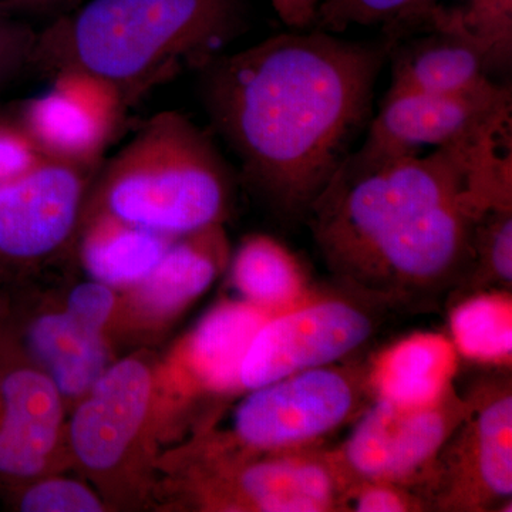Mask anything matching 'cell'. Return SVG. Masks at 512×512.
Here are the masks:
<instances>
[{
  "label": "cell",
  "instance_id": "cell-27",
  "mask_svg": "<svg viewBox=\"0 0 512 512\" xmlns=\"http://www.w3.org/2000/svg\"><path fill=\"white\" fill-rule=\"evenodd\" d=\"M20 511L99 512L103 504L83 484L73 480H47L30 487L20 498Z\"/></svg>",
  "mask_w": 512,
  "mask_h": 512
},
{
  "label": "cell",
  "instance_id": "cell-22",
  "mask_svg": "<svg viewBox=\"0 0 512 512\" xmlns=\"http://www.w3.org/2000/svg\"><path fill=\"white\" fill-rule=\"evenodd\" d=\"M448 338L458 356L470 362L511 369L512 293L487 291L457 299L448 316Z\"/></svg>",
  "mask_w": 512,
  "mask_h": 512
},
{
  "label": "cell",
  "instance_id": "cell-17",
  "mask_svg": "<svg viewBox=\"0 0 512 512\" xmlns=\"http://www.w3.org/2000/svg\"><path fill=\"white\" fill-rule=\"evenodd\" d=\"M269 313L247 302H222L202 318L185 340L178 367L212 397L242 392V360Z\"/></svg>",
  "mask_w": 512,
  "mask_h": 512
},
{
  "label": "cell",
  "instance_id": "cell-6",
  "mask_svg": "<svg viewBox=\"0 0 512 512\" xmlns=\"http://www.w3.org/2000/svg\"><path fill=\"white\" fill-rule=\"evenodd\" d=\"M393 306L339 284L318 288L292 308L269 316L242 360V392L305 370L352 359L386 322Z\"/></svg>",
  "mask_w": 512,
  "mask_h": 512
},
{
  "label": "cell",
  "instance_id": "cell-20",
  "mask_svg": "<svg viewBox=\"0 0 512 512\" xmlns=\"http://www.w3.org/2000/svg\"><path fill=\"white\" fill-rule=\"evenodd\" d=\"M175 237L90 212L82 256L87 271L106 285L138 284L150 275Z\"/></svg>",
  "mask_w": 512,
  "mask_h": 512
},
{
  "label": "cell",
  "instance_id": "cell-16",
  "mask_svg": "<svg viewBox=\"0 0 512 512\" xmlns=\"http://www.w3.org/2000/svg\"><path fill=\"white\" fill-rule=\"evenodd\" d=\"M458 356L448 335L414 332L369 360L373 400L402 407L427 406L453 386Z\"/></svg>",
  "mask_w": 512,
  "mask_h": 512
},
{
  "label": "cell",
  "instance_id": "cell-2",
  "mask_svg": "<svg viewBox=\"0 0 512 512\" xmlns=\"http://www.w3.org/2000/svg\"><path fill=\"white\" fill-rule=\"evenodd\" d=\"M393 43L320 29L279 33L201 69L212 127L242 178L279 218L305 221L372 120Z\"/></svg>",
  "mask_w": 512,
  "mask_h": 512
},
{
  "label": "cell",
  "instance_id": "cell-15",
  "mask_svg": "<svg viewBox=\"0 0 512 512\" xmlns=\"http://www.w3.org/2000/svg\"><path fill=\"white\" fill-rule=\"evenodd\" d=\"M387 92L467 96L494 89L491 70L476 42L460 32L429 29L394 43Z\"/></svg>",
  "mask_w": 512,
  "mask_h": 512
},
{
  "label": "cell",
  "instance_id": "cell-12",
  "mask_svg": "<svg viewBox=\"0 0 512 512\" xmlns=\"http://www.w3.org/2000/svg\"><path fill=\"white\" fill-rule=\"evenodd\" d=\"M94 170L43 158L0 185V256L35 261L62 248L80 220Z\"/></svg>",
  "mask_w": 512,
  "mask_h": 512
},
{
  "label": "cell",
  "instance_id": "cell-33",
  "mask_svg": "<svg viewBox=\"0 0 512 512\" xmlns=\"http://www.w3.org/2000/svg\"><path fill=\"white\" fill-rule=\"evenodd\" d=\"M2 6H3V0H0V10H3Z\"/></svg>",
  "mask_w": 512,
  "mask_h": 512
},
{
  "label": "cell",
  "instance_id": "cell-8",
  "mask_svg": "<svg viewBox=\"0 0 512 512\" xmlns=\"http://www.w3.org/2000/svg\"><path fill=\"white\" fill-rule=\"evenodd\" d=\"M325 446L252 457H197L192 491L212 511L340 512L348 488Z\"/></svg>",
  "mask_w": 512,
  "mask_h": 512
},
{
  "label": "cell",
  "instance_id": "cell-26",
  "mask_svg": "<svg viewBox=\"0 0 512 512\" xmlns=\"http://www.w3.org/2000/svg\"><path fill=\"white\" fill-rule=\"evenodd\" d=\"M412 488L387 481H353L346 488L340 512H424Z\"/></svg>",
  "mask_w": 512,
  "mask_h": 512
},
{
  "label": "cell",
  "instance_id": "cell-24",
  "mask_svg": "<svg viewBox=\"0 0 512 512\" xmlns=\"http://www.w3.org/2000/svg\"><path fill=\"white\" fill-rule=\"evenodd\" d=\"M433 29L463 33L476 42L491 72L505 69L512 55V0H450Z\"/></svg>",
  "mask_w": 512,
  "mask_h": 512
},
{
  "label": "cell",
  "instance_id": "cell-4",
  "mask_svg": "<svg viewBox=\"0 0 512 512\" xmlns=\"http://www.w3.org/2000/svg\"><path fill=\"white\" fill-rule=\"evenodd\" d=\"M101 165L90 212L168 237L222 225L227 218L231 167L207 131L178 111L143 121Z\"/></svg>",
  "mask_w": 512,
  "mask_h": 512
},
{
  "label": "cell",
  "instance_id": "cell-28",
  "mask_svg": "<svg viewBox=\"0 0 512 512\" xmlns=\"http://www.w3.org/2000/svg\"><path fill=\"white\" fill-rule=\"evenodd\" d=\"M36 30L0 10V86L30 70Z\"/></svg>",
  "mask_w": 512,
  "mask_h": 512
},
{
  "label": "cell",
  "instance_id": "cell-7",
  "mask_svg": "<svg viewBox=\"0 0 512 512\" xmlns=\"http://www.w3.org/2000/svg\"><path fill=\"white\" fill-rule=\"evenodd\" d=\"M464 396L466 416L412 490L426 511H503L512 498L510 370L478 380Z\"/></svg>",
  "mask_w": 512,
  "mask_h": 512
},
{
  "label": "cell",
  "instance_id": "cell-1",
  "mask_svg": "<svg viewBox=\"0 0 512 512\" xmlns=\"http://www.w3.org/2000/svg\"><path fill=\"white\" fill-rule=\"evenodd\" d=\"M511 128L427 153H350L305 220L333 279L394 309L456 291L481 218L512 207Z\"/></svg>",
  "mask_w": 512,
  "mask_h": 512
},
{
  "label": "cell",
  "instance_id": "cell-23",
  "mask_svg": "<svg viewBox=\"0 0 512 512\" xmlns=\"http://www.w3.org/2000/svg\"><path fill=\"white\" fill-rule=\"evenodd\" d=\"M450 0H323L313 28L342 33L352 26H377L397 43L429 30Z\"/></svg>",
  "mask_w": 512,
  "mask_h": 512
},
{
  "label": "cell",
  "instance_id": "cell-10",
  "mask_svg": "<svg viewBox=\"0 0 512 512\" xmlns=\"http://www.w3.org/2000/svg\"><path fill=\"white\" fill-rule=\"evenodd\" d=\"M46 92L23 101L16 121L49 160L97 168L128 107L109 83L87 73L50 77Z\"/></svg>",
  "mask_w": 512,
  "mask_h": 512
},
{
  "label": "cell",
  "instance_id": "cell-31",
  "mask_svg": "<svg viewBox=\"0 0 512 512\" xmlns=\"http://www.w3.org/2000/svg\"><path fill=\"white\" fill-rule=\"evenodd\" d=\"M276 15L291 30L312 29L323 0H269Z\"/></svg>",
  "mask_w": 512,
  "mask_h": 512
},
{
  "label": "cell",
  "instance_id": "cell-32",
  "mask_svg": "<svg viewBox=\"0 0 512 512\" xmlns=\"http://www.w3.org/2000/svg\"><path fill=\"white\" fill-rule=\"evenodd\" d=\"M76 0H3V12L12 16H57L72 8Z\"/></svg>",
  "mask_w": 512,
  "mask_h": 512
},
{
  "label": "cell",
  "instance_id": "cell-9",
  "mask_svg": "<svg viewBox=\"0 0 512 512\" xmlns=\"http://www.w3.org/2000/svg\"><path fill=\"white\" fill-rule=\"evenodd\" d=\"M467 399L451 386L436 402L402 407L372 400L332 453L348 483L387 481L413 488L457 429Z\"/></svg>",
  "mask_w": 512,
  "mask_h": 512
},
{
  "label": "cell",
  "instance_id": "cell-14",
  "mask_svg": "<svg viewBox=\"0 0 512 512\" xmlns=\"http://www.w3.org/2000/svg\"><path fill=\"white\" fill-rule=\"evenodd\" d=\"M62 423L60 392L50 377L32 369L0 382V474L32 477L46 467Z\"/></svg>",
  "mask_w": 512,
  "mask_h": 512
},
{
  "label": "cell",
  "instance_id": "cell-18",
  "mask_svg": "<svg viewBox=\"0 0 512 512\" xmlns=\"http://www.w3.org/2000/svg\"><path fill=\"white\" fill-rule=\"evenodd\" d=\"M227 259L222 225L175 237L156 268L138 282V301L151 313L180 311L210 288Z\"/></svg>",
  "mask_w": 512,
  "mask_h": 512
},
{
  "label": "cell",
  "instance_id": "cell-21",
  "mask_svg": "<svg viewBox=\"0 0 512 512\" xmlns=\"http://www.w3.org/2000/svg\"><path fill=\"white\" fill-rule=\"evenodd\" d=\"M30 345L49 369L57 390L66 396L89 392L106 372L107 349L101 332L67 312L37 319L30 329Z\"/></svg>",
  "mask_w": 512,
  "mask_h": 512
},
{
  "label": "cell",
  "instance_id": "cell-25",
  "mask_svg": "<svg viewBox=\"0 0 512 512\" xmlns=\"http://www.w3.org/2000/svg\"><path fill=\"white\" fill-rule=\"evenodd\" d=\"M512 289V207L488 211L478 224L474 255L454 298Z\"/></svg>",
  "mask_w": 512,
  "mask_h": 512
},
{
  "label": "cell",
  "instance_id": "cell-19",
  "mask_svg": "<svg viewBox=\"0 0 512 512\" xmlns=\"http://www.w3.org/2000/svg\"><path fill=\"white\" fill-rule=\"evenodd\" d=\"M231 279L242 301L269 315L292 308L315 286L298 255L278 239L261 234L239 245L232 258Z\"/></svg>",
  "mask_w": 512,
  "mask_h": 512
},
{
  "label": "cell",
  "instance_id": "cell-29",
  "mask_svg": "<svg viewBox=\"0 0 512 512\" xmlns=\"http://www.w3.org/2000/svg\"><path fill=\"white\" fill-rule=\"evenodd\" d=\"M43 158L18 121L0 119V185L28 173Z\"/></svg>",
  "mask_w": 512,
  "mask_h": 512
},
{
  "label": "cell",
  "instance_id": "cell-30",
  "mask_svg": "<svg viewBox=\"0 0 512 512\" xmlns=\"http://www.w3.org/2000/svg\"><path fill=\"white\" fill-rule=\"evenodd\" d=\"M114 308V295L103 282L77 286L67 303V313L87 328L101 332Z\"/></svg>",
  "mask_w": 512,
  "mask_h": 512
},
{
  "label": "cell",
  "instance_id": "cell-3",
  "mask_svg": "<svg viewBox=\"0 0 512 512\" xmlns=\"http://www.w3.org/2000/svg\"><path fill=\"white\" fill-rule=\"evenodd\" d=\"M247 0H89L39 30L30 70L109 83L128 109L204 69L248 28Z\"/></svg>",
  "mask_w": 512,
  "mask_h": 512
},
{
  "label": "cell",
  "instance_id": "cell-5",
  "mask_svg": "<svg viewBox=\"0 0 512 512\" xmlns=\"http://www.w3.org/2000/svg\"><path fill=\"white\" fill-rule=\"evenodd\" d=\"M228 433L208 437L198 456L252 457L323 446L373 400L369 360L349 359L248 390Z\"/></svg>",
  "mask_w": 512,
  "mask_h": 512
},
{
  "label": "cell",
  "instance_id": "cell-11",
  "mask_svg": "<svg viewBox=\"0 0 512 512\" xmlns=\"http://www.w3.org/2000/svg\"><path fill=\"white\" fill-rule=\"evenodd\" d=\"M511 111L510 87L501 84L467 96L387 92L356 153L390 157L451 146L511 123Z\"/></svg>",
  "mask_w": 512,
  "mask_h": 512
},
{
  "label": "cell",
  "instance_id": "cell-13",
  "mask_svg": "<svg viewBox=\"0 0 512 512\" xmlns=\"http://www.w3.org/2000/svg\"><path fill=\"white\" fill-rule=\"evenodd\" d=\"M150 370L138 360L117 363L99 377L74 413V453L89 470H113L146 421L151 402Z\"/></svg>",
  "mask_w": 512,
  "mask_h": 512
}]
</instances>
